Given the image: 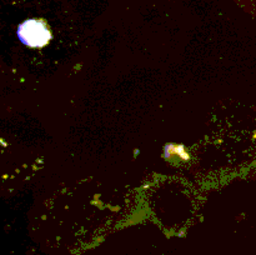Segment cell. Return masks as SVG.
<instances>
[{
	"mask_svg": "<svg viewBox=\"0 0 256 255\" xmlns=\"http://www.w3.org/2000/svg\"><path fill=\"white\" fill-rule=\"evenodd\" d=\"M18 42L10 44L19 48L20 58H34L40 52H49L54 34L49 22L42 18H30L20 22L16 28Z\"/></svg>",
	"mask_w": 256,
	"mask_h": 255,
	"instance_id": "obj_1",
	"label": "cell"
}]
</instances>
